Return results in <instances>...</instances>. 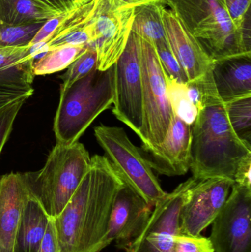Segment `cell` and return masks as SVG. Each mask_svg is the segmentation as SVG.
<instances>
[{
	"label": "cell",
	"instance_id": "6da1fadb",
	"mask_svg": "<svg viewBox=\"0 0 251 252\" xmlns=\"http://www.w3.org/2000/svg\"><path fill=\"white\" fill-rule=\"evenodd\" d=\"M123 184L107 157H91L89 171L61 213L53 219L60 252L103 250L113 201Z\"/></svg>",
	"mask_w": 251,
	"mask_h": 252
},
{
	"label": "cell",
	"instance_id": "7a4b0ae2",
	"mask_svg": "<svg viewBox=\"0 0 251 252\" xmlns=\"http://www.w3.org/2000/svg\"><path fill=\"white\" fill-rule=\"evenodd\" d=\"M198 81L201 106L191 126L190 170L198 181L224 178L234 182L239 167L251 157V145L242 140L231 127L212 71Z\"/></svg>",
	"mask_w": 251,
	"mask_h": 252
},
{
	"label": "cell",
	"instance_id": "3957f363",
	"mask_svg": "<svg viewBox=\"0 0 251 252\" xmlns=\"http://www.w3.org/2000/svg\"><path fill=\"white\" fill-rule=\"evenodd\" d=\"M90 165L91 157L83 144L57 143L41 170L23 174L29 195L55 219L89 171Z\"/></svg>",
	"mask_w": 251,
	"mask_h": 252
},
{
	"label": "cell",
	"instance_id": "277c9868",
	"mask_svg": "<svg viewBox=\"0 0 251 252\" xmlns=\"http://www.w3.org/2000/svg\"><path fill=\"white\" fill-rule=\"evenodd\" d=\"M113 66L106 70L97 68L60 91L54 121L57 143L78 142L94 120L113 105Z\"/></svg>",
	"mask_w": 251,
	"mask_h": 252
},
{
	"label": "cell",
	"instance_id": "5b68a950",
	"mask_svg": "<svg viewBox=\"0 0 251 252\" xmlns=\"http://www.w3.org/2000/svg\"><path fill=\"white\" fill-rule=\"evenodd\" d=\"M215 61L251 55V32H240L222 0H165Z\"/></svg>",
	"mask_w": 251,
	"mask_h": 252
},
{
	"label": "cell",
	"instance_id": "8992f818",
	"mask_svg": "<svg viewBox=\"0 0 251 252\" xmlns=\"http://www.w3.org/2000/svg\"><path fill=\"white\" fill-rule=\"evenodd\" d=\"M94 135L122 180L147 204L154 207L166 195L142 151L124 128L102 125L94 128Z\"/></svg>",
	"mask_w": 251,
	"mask_h": 252
},
{
	"label": "cell",
	"instance_id": "52a82bcc",
	"mask_svg": "<svg viewBox=\"0 0 251 252\" xmlns=\"http://www.w3.org/2000/svg\"><path fill=\"white\" fill-rule=\"evenodd\" d=\"M142 78L141 151H153L163 142L174 116L166 78L153 44L140 38Z\"/></svg>",
	"mask_w": 251,
	"mask_h": 252
},
{
	"label": "cell",
	"instance_id": "ba28073f",
	"mask_svg": "<svg viewBox=\"0 0 251 252\" xmlns=\"http://www.w3.org/2000/svg\"><path fill=\"white\" fill-rule=\"evenodd\" d=\"M135 7L122 0H96L90 21L91 42L99 70L112 67L123 53L132 29Z\"/></svg>",
	"mask_w": 251,
	"mask_h": 252
},
{
	"label": "cell",
	"instance_id": "9c48e42d",
	"mask_svg": "<svg viewBox=\"0 0 251 252\" xmlns=\"http://www.w3.org/2000/svg\"><path fill=\"white\" fill-rule=\"evenodd\" d=\"M113 72L112 112L140 138L143 128L140 38L132 31L123 53L113 65Z\"/></svg>",
	"mask_w": 251,
	"mask_h": 252
},
{
	"label": "cell",
	"instance_id": "30bf717a",
	"mask_svg": "<svg viewBox=\"0 0 251 252\" xmlns=\"http://www.w3.org/2000/svg\"><path fill=\"white\" fill-rule=\"evenodd\" d=\"M197 181L190 178L156 203L142 232L125 252H172L175 236L180 235L181 209Z\"/></svg>",
	"mask_w": 251,
	"mask_h": 252
},
{
	"label": "cell",
	"instance_id": "8fae6325",
	"mask_svg": "<svg viewBox=\"0 0 251 252\" xmlns=\"http://www.w3.org/2000/svg\"><path fill=\"white\" fill-rule=\"evenodd\" d=\"M251 188L234 182L229 195L212 223L215 252H251Z\"/></svg>",
	"mask_w": 251,
	"mask_h": 252
},
{
	"label": "cell",
	"instance_id": "7c38bea8",
	"mask_svg": "<svg viewBox=\"0 0 251 252\" xmlns=\"http://www.w3.org/2000/svg\"><path fill=\"white\" fill-rule=\"evenodd\" d=\"M234 183V181L224 178L197 181L181 209L180 235H201L221 213Z\"/></svg>",
	"mask_w": 251,
	"mask_h": 252
},
{
	"label": "cell",
	"instance_id": "4fadbf2b",
	"mask_svg": "<svg viewBox=\"0 0 251 252\" xmlns=\"http://www.w3.org/2000/svg\"><path fill=\"white\" fill-rule=\"evenodd\" d=\"M153 207L124 182L115 196L103 248L113 241L125 250L141 234Z\"/></svg>",
	"mask_w": 251,
	"mask_h": 252
},
{
	"label": "cell",
	"instance_id": "5bb4252c",
	"mask_svg": "<svg viewBox=\"0 0 251 252\" xmlns=\"http://www.w3.org/2000/svg\"><path fill=\"white\" fill-rule=\"evenodd\" d=\"M162 14L168 45L185 72L188 82L197 81L210 72L215 61L189 31L181 18L164 3Z\"/></svg>",
	"mask_w": 251,
	"mask_h": 252
},
{
	"label": "cell",
	"instance_id": "9a60e30c",
	"mask_svg": "<svg viewBox=\"0 0 251 252\" xmlns=\"http://www.w3.org/2000/svg\"><path fill=\"white\" fill-rule=\"evenodd\" d=\"M191 125L174 114L172 122L160 146L153 151H142L151 168L159 174L178 176L190 169Z\"/></svg>",
	"mask_w": 251,
	"mask_h": 252
},
{
	"label": "cell",
	"instance_id": "2e32d148",
	"mask_svg": "<svg viewBox=\"0 0 251 252\" xmlns=\"http://www.w3.org/2000/svg\"><path fill=\"white\" fill-rule=\"evenodd\" d=\"M29 196L23 173L0 177V252H15L21 216Z\"/></svg>",
	"mask_w": 251,
	"mask_h": 252
},
{
	"label": "cell",
	"instance_id": "e0dca14e",
	"mask_svg": "<svg viewBox=\"0 0 251 252\" xmlns=\"http://www.w3.org/2000/svg\"><path fill=\"white\" fill-rule=\"evenodd\" d=\"M212 77L225 103L251 96V55H240L215 61Z\"/></svg>",
	"mask_w": 251,
	"mask_h": 252
},
{
	"label": "cell",
	"instance_id": "ac0fdd59",
	"mask_svg": "<svg viewBox=\"0 0 251 252\" xmlns=\"http://www.w3.org/2000/svg\"><path fill=\"white\" fill-rule=\"evenodd\" d=\"M51 218L29 195L21 216L15 252H37Z\"/></svg>",
	"mask_w": 251,
	"mask_h": 252
},
{
	"label": "cell",
	"instance_id": "d6986e66",
	"mask_svg": "<svg viewBox=\"0 0 251 252\" xmlns=\"http://www.w3.org/2000/svg\"><path fill=\"white\" fill-rule=\"evenodd\" d=\"M29 47L0 46V84L31 86L35 75Z\"/></svg>",
	"mask_w": 251,
	"mask_h": 252
},
{
	"label": "cell",
	"instance_id": "ffe728a7",
	"mask_svg": "<svg viewBox=\"0 0 251 252\" xmlns=\"http://www.w3.org/2000/svg\"><path fill=\"white\" fill-rule=\"evenodd\" d=\"M61 13L41 0H0V24L46 22Z\"/></svg>",
	"mask_w": 251,
	"mask_h": 252
},
{
	"label": "cell",
	"instance_id": "44dd1931",
	"mask_svg": "<svg viewBox=\"0 0 251 252\" xmlns=\"http://www.w3.org/2000/svg\"><path fill=\"white\" fill-rule=\"evenodd\" d=\"M162 3L137 6L134 11L131 31L153 46L167 41L162 19Z\"/></svg>",
	"mask_w": 251,
	"mask_h": 252
},
{
	"label": "cell",
	"instance_id": "7402d4cb",
	"mask_svg": "<svg viewBox=\"0 0 251 252\" xmlns=\"http://www.w3.org/2000/svg\"><path fill=\"white\" fill-rule=\"evenodd\" d=\"M87 47L88 45H66L48 50L34 61V75H50L66 69L86 50Z\"/></svg>",
	"mask_w": 251,
	"mask_h": 252
},
{
	"label": "cell",
	"instance_id": "603a6c76",
	"mask_svg": "<svg viewBox=\"0 0 251 252\" xmlns=\"http://www.w3.org/2000/svg\"><path fill=\"white\" fill-rule=\"evenodd\" d=\"M225 105L231 127L242 140L251 145V96Z\"/></svg>",
	"mask_w": 251,
	"mask_h": 252
},
{
	"label": "cell",
	"instance_id": "cb8c5ba5",
	"mask_svg": "<svg viewBox=\"0 0 251 252\" xmlns=\"http://www.w3.org/2000/svg\"><path fill=\"white\" fill-rule=\"evenodd\" d=\"M44 22L6 25L0 24V46L22 47L29 45Z\"/></svg>",
	"mask_w": 251,
	"mask_h": 252
},
{
	"label": "cell",
	"instance_id": "d4e9b609",
	"mask_svg": "<svg viewBox=\"0 0 251 252\" xmlns=\"http://www.w3.org/2000/svg\"><path fill=\"white\" fill-rule=\"evenodd\" d=\"M166 81L173 113L192 126L195 120L197 111L187 97L186 84H178L167 78Z\"/></svg>",
	"mask_w": 251,
	"mask_h": 252
},
{
	"label": "cell",
	"instance_id": "484cf974",
	"mask_svg": "<svg viewBox=\"0 0 251 252\" xmlns=\"http://www.w3.org/2000/svg\"><path fill=\"white\" fill-rule=\"evenodd\" d=\"M97 54L94 48L88 45L86 50L78 58L63 75L60 76L63 80L60 91L72 85L74 82L86 76L91 71L97 68Z\"/></svg>",
	"mask_w": 251,
	"mask_h": 252
},
{
	"label": "cell",
	"instance_id": "4316f807",
	"mask_svg": "<svg viewBox=\"0 0 251 252\" xmlns=\"http://www.w3.org/2000/svg\"><path fill=\"white\" fill-rule=\"evenodd\" d=\"M154 47L165 77L178 84H187L188 82L187 75L171 51L167 41L159 43L155 45Z\"/></svg>",
	"mask_w": 251,
	"mask_h": 252
},
{
	"label": "cell",
	"instance_id": "83f0119b",
	"mask_svg": "<svg viewBox=\"0 0 251 252\" xmlns=\"http://www.w3.org/2000/svg\"><path fill=\"white\" fill-rule=\"evenodd\" d=\"M224 7L237 31L251 32V0H222Z\"/></svg>",
	"mask_w": 251,
	"mask_h": 252
},
{
	"label": "cell",
	"instance_id": "f1b7e54d",
	"mask_svg": "<svg viewBox=\"0 0 251 252\" xmlns=\"http://www.w3.org/2000/svg\"><path fill=\"white\" fill-rule=\"evenodd\" d=\"M172 252H215L209 238L177 235Z\"/></svg>",
	"mask_w": 251,
	"mask_h": 252
},
{
	"label": "cell",
	"instance_id": "f546056e",
	"mask_svg": "<svg viewBox=\"0 0 251 252\" xmlns=\"http://www.w3.org/2000/svg\"><path fill=\"white\" fill-rule=\"evenodd\" d=\"M25 100L11 103L0 110V154L13 129V123Z\"/></svg>",
	"mask_w": 251,
	"mask_h": 252
},
{
	"label": "cell",
	"instance_id": "4dcf8cb0",
	"mask_svg": "<svg viewBox=\"0 0 251 252\" xmlns=\"http://www.w3.org/2000/svg\"><path fill=\"white\" fill-rule=\"evenodd\" d=\"M32 86H16L0 84V110L11 103L29 98L32 93Z\"/></svg>",
	"mask_w": 251,
	"mask_h": 252
},
{
	"label": "cell",
	"instance_id": "1f68e13d",
	"mask_svg": "<svg viewBox=\"0 0 251 252\" xmlns=\"http://www.w3.org/2000/svg\"><path fill=\"white\" fill-rule=\"evenodd\" d=\"M37 252H60L53 219H50L45 235Z\"/></svg>",
	"mask_w": 251,
	"mask_h": 252
},
{
	"label": "cell",
	"instance_id": "d6a6232c",
	"mask_svg": "<svg viewBox=\"0 0 251 252\" xmlns=\"http://www.w3.org/2000/svg\"><path fill=\"white\" fill-rule=\"evenodd\" d=\"M251 157L240 165L236 173L234 182L251 188Z\"/></svg>",
	"mask_w": 251,
	"mask_h": 252
},
{
	"label": "cell",
	"instance_id": "836d02e7",
	"mask_svg": "<svg viewBox=\"0 0 251 252\" xmlns=\"http://www.w3.org/2000/svg\"><path fill=\"white\" fill-rule=\"evenodd\" d=\"M51 7L61 12L73 8L76 6L85 4L91 0H41Z\"/></svg>",
	"mask_w": 251,
	"mask_h": 252
},
{
	"label": "cell",
	"instance_id": "e575fe53",
	"mask_svg": "<svg viewBox=\"0 0 251 252\" xmlns=\"http://www.w3.org/2000/svg\"><path fill=\"white\" fill-rule=\"evenodd\" d=\"M126 4L137 7L142 4H148V3L164 2L165 0H122Z\"/></svg>",
	"mask_w": 251,
	"mask_h": 252
}]
</instances>
